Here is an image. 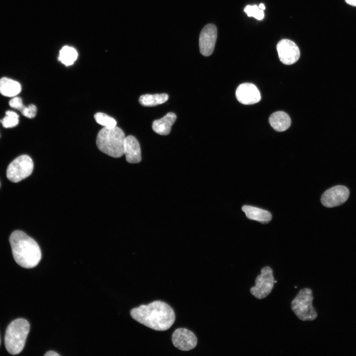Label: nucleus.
I'll return each instance as SVG.
<instances>
[{
    "instance_id": "nucleus-12",
    "label": "nucleus",
    "mask_w": 356,
    "mask_h": 356,
    "mask_svg": "<svg viewBox=\"0 0 356 356\" xmlns=\"http://www.w3.org/2000/svg\"><path fill=\"white\" fill-rule=\"evenodd\" d=\"M236 97L239 102L245 105H251L259 102L261 94L258 88L251 83H243L236 90Z\"/></svg>"
},
{
    "instance_id": "nucleus-13",
    "label": "nucleus",
    "mask_w": 356,
    "mask_h": 356,
    "mask_svg": "<svg viewBox=\"0 0 356 356\" xmlns=\"http://www.w3.org/2000/svg\"><path fill=\"white\" fill-rule=\"evenodd\" d=\"M124 154L126 160L132 164L138 163L141 160L140 145L137 140L133 135H128L126 137Z\"/></svg>"
},
{
    "instance_id": "nucleus-5",
    "label": "nucleus",
    "mask_w": 356,
    "mask_h": 356,
    "mask_svg": "<svg viewBox=\"0 0 356 356\" xmlns=\"http://www.w3.org/2000/svg\"><path fill=\"white\" fill-rule=\"evenodd\" d=\"M312 292L307 288L300 290L291 302V309L297 317L303 321L315 319L317 313L312 306Z\"/></svg>"
},
{
    "instance_id": "nucleus-1",
    "label": "nucleus",
    "mask_w": 356,
    "mask_h": 356,
    "mask_svg": "<svg viewBox=\"0 0 356 356\" xmlns=\"http://www.w3.org/2000/svg\"><path fill=\"white\" fill-rule=\"evenodd\" d=\"M131 316L140 323L155 330L165 331L174 324L176 316L173 309L166 303L155 301L133 309Z\"/></svg>"
},
{
    "instance_id": "nucleus-15",
    "label": "nucleus",
    "mask_w": 356,
    "mask_h": 356,
    "mask_svg": "<svg viewBox=\"0 0 356 356\" xmlns=\"http://www.w3.org/2000/svg\"><path fill=\"white\" fill-rule=\"evenodd\" d=\"M242 210L249 219L262 223H267L272 218L269 212L256 207L244 205L242 208Z\"/></svg>"
},
{
    "instance_id": "nucleus-9",
    "label": "nucleus",
    "mask_w": 356,
    "mask_h": 356,
    "mask_svg": "<svg viewBox=\"0 0 356 356\" xmlns=\"http://www.w3.org/2000/svg\"><path fill=\"white\" fill-rule=\"evenodd\" d=\"M277 50L280 60L285 65L296 62L300 56V51L296 44L288 39H283L277 44Z\"/></svg>"
},
{
    "instance_id": "nucleus-2",
    "label": "nucleus",
    "mask_w": 356,
    "mask_h": 356,
    "mask_svg": "<svg viewBox=\"0 0 356 356\" xmlns=\"http://www.w3.org/2000/svg\"><path fill=\"white\" fill-rule=\"evenodd\" d=\"M9 243L13 258L20 266L31 268L37 266L42 254L36 241L21 230H15L10 235Z\"/></svg>"
},
{
    "instance_id": "nucleus-11",
    "label": "nucleus",
    "mask_w": 356,
    "mask_h": 356,
    "mask_svg": "<svg viewBox=\"0 0 356 356\" xmlns=\"http://www.w3.org/2000/svg\"><path fill=\"white\" fill-rule=\"evenodd\" d=\"M172 340L175 347L183 351L194 349L197 343V338L194 333L185 328L176 329L172 335Z\"/></svg>"
},
{
    "instance_id": "nucleus-22",
    "label": "nucleus",
    "mask_w": 356,
    "mask_h": 356,
    "mask_svg": "<svg viewBox=\"0 0 356 356\" xmlns=\"http://www.w3.org/2000/svg\"><path fill=\"white\" fill-rule=\"evenodd\" d=\"M244 11L249 17L252 16L259 20L263 19L264 17V10L259 8L256 5H247Z\"/></svg>"
},
{
    "instance_id": "nucleus-24",
    "label": "nucleus",
    "mask_w": 356,
    "mask_h": 356,
    "mask_svg": "<svg viewBox=\"0 0 356 356\" xmlns=\"http://www.w3.org/2000/svg\"><path fill=\"white\" fill-rule=\"evenodd\" d=\"M9 105L11 107L17 109L20 111L24 107L21 98L19 97H15L11 99L9 102Z\"/></svg>"
},
{
    "instance_id": "nucleus-6",
    "label": "nucleus",
    "mask_w": 356,
    "mask_h": 356,
    "mask_svg": "<svg viewBox=\"0 0 356 356\" xmlns=\"http://www.w3.org/2000/svg\"><path fill=\"white\" fill-rule=\"evenodd\" d=\"M33 168L32 159L27 155H22L9 164L6 170V177L10 181L18 182L29 177Z\"/></svg>"
},
{
    "instance_id": "nucleus-10",
    "label": "nucleus",
    "mask_w": 356,
    "mask_h": 356,
    "mask_svg": "<svg viewBox=\"0 0 356 356\" xmlns=\"http://www.w3.org/2000/svg\"><path fill=\"white\" fill-rule=\"evenodd\" d=\"M217 38V29L213 24L206 25L202 30L199 36L200 53L208 56L213 53Z\"/></svg>"
},
{
    "instance_id": "nucleus-21",
    "label": "nucleus",
    "mask_w": 356,
    "mask_h": 356,
    "mask_svg": "<svg viewBox=\"0 0 356 356\" xmlns=\"http://www.w3.org/2000/svg\"><path fill=\"white\" fill-rule=\"evenodd\" d=\"M19 116L12 111H7L5 116L0 120L4 128H9L17 126L19 123Z\"/></svg>"
},
{
    "instance_id": "nucleus-8",
    "label": "nucleus",
    "mask_w": 356,
    "mask_h": 356,
    "mask_svg": "<svg viewBox=\"0 0 356 356\" xmlns=\"http://www.w3.org/2000/svg\"><path fill=\"white\" fill-rule=\"evenodd\" d=\"M349 195L350 191L346 186L336 185L322 194L321 202L326 207H335L344 204L348 200Z\"/></svg>"
},
{
    "instance_id": "nucleus-17",
    "label": "nucleus",
    "mask_w": 356,
    "mask_h": 356,
    "mask_svg": "<svg viewBox=\"0 0 356 356\" xmlns=\"http://www.w3.org/2000/svg\"><path fill=\"white\" fill-rule=\"evenodd\" d=\"M21 90L19 83L11 79L3 77L0 79V93L5 96L13 97Z\"/></svg>"
},
{
    "instance_id": "nucleus-25",
    "label": "nucleus",
    "mask_w": 356,
    "mask_h": 356,
    "mask_svg": "<svg viewBox=\"0 0 356 356\" xmlns=\"http://www.w3.org/2000/svg\"><path fill=\"white\" fill-rule=\"evenodd\" d=\"M44 356H59V355L55 352L50 351L47 352L44 354Z\"/></svg>"
},
{
    "instance_id": "nucleus-14",
    "label": "nucleus",
    "mask_w": 356,
    "mask_h": 356,
    "mask_svg": "<svg viewBox=\"0 0 356 356\" xmlns=\"http://www.w3.org/2000/svg\"><path fill=\"white\" fill-rule=\"evenodd\" d=\"M177 119L176 114L173 112L167 113L163 118L156 120L152 123V129L156 133L163 135L170 134L172 126Z\"/></svg>"
},
{
    "instance_id": "nucleus-27",
    "label": "nucleus",
    "mask_w": 356,
    "mask_h": 356,
    "mask_svg": "<svg viewBox=\"0 0 356 356\" xmlns=\"http://www.w3.org/2000/svg\"><path fill=\"white\" fill-rule=\"evenodd\" d=\"M259 8H260L263 10L264 9H265V8H266L265 6L263 3H260V5H259Z\"/></svg>"
},
{
    "instance_id": "nucleus-7",
    "label": "nucleus",
    "mask_w": 356,
    "mask_h": 356,
    "mask_svg": "<svg viewBox=\"0 0 356 356\" xmlns=\"http://www.w3.org/2000/svg\"><path fill=\"white\" fill-rule=\"evenodd\" d=\"M273 271L268 266L263 267L261 274L255 279V285L251 287V294L258 299L267 296L271 292L274 286Z\"/></svg>"
},
{
    "instance_id": "nucleus-4",
    "label": "nucleus",
    "mask_w": 356,
    "mask_h": 356,
    "mask_svg": "<svg viewBox=\"0 0 356 356\" xmlns=\"http://www.w3.org/2000/svg\"><path fill=\"white\" fill-rule=\"evenodd\" d=\"M30 324L24 318H17L10 323L5 331V346L11 355H17L23 350L30 331Z\"/></svg>"
},
{
    "instance_id": "nucleus-19",
    "label": "nucleus",
    "mask_w": 356,
    "mask_h": 356,
    "mask_svg": "<svg viewBox=\"0 0 356 356\" xmlns=\"http://www.w3.org/2000/svg\"><path fill=\"white\" fill-rule=\"evenodd\" d=\"M78 57L76 49L71 46H64L59 51L58 60L66 66L72 65Z\"/></svg>"
},
{
    "instance_id": "nucleus-23",
    "label": "nucleus",
    "mask_w": 356,
    "mask_h": 356,
    "mask_svg": "<svg viewBox=\"0 0 356 356\" xmlns=\"http://www.w3.org/2000/svg\"><path fill=\"white\" fill-rule=\"evenodd\" d=\"M21 113L24 116L29 118H33L36 116L37 108L34 104H30L25 106L20 111Z\"/></svg>"
},
{
    "instance_id": "nucleus-26",
    "label": "nucleus",
    "mask_w": 356,
    "mask_h": 356,
    "mask_svg": "<svg viewBox=\"0 0 356 356\" xmlns=\"http://www.w3.org/2000/svg\"><path fill=\"white\" fill-rule=\"evenodd\" d=\"M345 1L349 4L356 6V0H345Z\"/></svg>"
},
{
    "instance_id": "nucleus-18",
    "label": "nucleus",
    "mask_w": 356,
    "mask_h": 356,
    "mask_svg": "<svg viewBox=\"0 0 356 356\" xmlns=\"http://www.w3.org/2000/svg\"><path fill=\"white\" fill-rule=\"evenodd\" d=\"M168 98V95L166 93L146 94L140 96L139 102L142 106H154L165 102Z\"/></svg>"
},
{
    "instance_id": "nucleus-3",
    "label": "nucleus",
    "mask_w": 356,
    "mask_h": 356,
    "mask_svg": "<svg viewBox=\"0 0 356 356\" xmlns=\"http://www.w3.org/2000/svg\"><path fill=\"white\" fill-rule=\"evenodd\" d=\"M126 137L123 130L118 127H103L97 134L96 143L101 152L111 157L118 158L124 155Z\"/></svg>"
},
{
    "instance_id": "nucleus-16",
    "label": "nucleus",
    "mask_w": 356,
    "mask_h": 356,
    "mask_svg": "<svg viewBox=\"0 0 356 356\" xmlns=\"http://www.w3.org/2000/svg\"><path fill=\"white\" fill-rule=\"evenodd\" d=\"M269 122L275 131L283 132L290 126L291 119L286 113L283 111H277L270 115Z\"/></svg>"
},
{
    "instance_id": "nucleus-20",
    "label": "nucleus",
    "mask_w": 356,
    "mask_h": 356,
    "mask_svg": "<svg viewBox=\"0 0 356 356\" xmlns=\"http://www.w3.org/2000/svg\"><path fill=\"white\" fill-rule=\"evenodd\" d=\"M96 122L99 125L106 128H113L116 126V120L108 115L98 112L94 116Z\"/></svg>"
}]
</instances>
